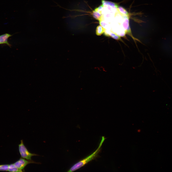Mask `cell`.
<instances>
[{"mask_svg":"<svg viewBox=\"0 0 172 172\" xmlns=\"http://www.w3.org/2000/svg\"><path fill=\"white\" fill-rule=\"evenodd\" d=\"M105 29L101 25L97 27L96 30V34L98 36H100L104 33Z\"/></svg>","mask_w":172,"mask_h":172,"instance_id":"52a82bcc","label":"cell"},{"mask_svg":"<svg viewBox=\"0 0 172 172\" xmlns=\"http://www.w3.org/2000/svg\"><path fill=\"white\" fill-rule=\"evenodd\" d=\"M92 14L93 17L95 19L99 21L101 20L102 16V14L94 10L93 11Z\"/></svg>","mask_w":172,"mask_h":172,"instance_id":"8992f818","label":"cell"},{"mask_svg":"<svg viewBox=\"0 0 172 172\" xmlns=\"http://www.w3.org/2000/svg\"><path fill=\"white\" fill-rule=\"evenodd\" d=\"M19 150L21 157L28 160H31L32 157L34 156H38L37 155L30 153L27 150L21 140L20 143L19 145Z\"/></svg>","mask_w":172,"mask_h":172,"instance_id":"7a4b0ae2","label":"cell"},{"mask_svg":"<svg viewBox=\"0 0 172 172\" xmlns=\"http://www.w3.org/2000/svg\"><path fill=\"white\" fill-rule=\"evenodd\" d=\"M103 6L102 4L100 5L98 7L95 8V10L102 14V12L103 9Z\"/></svg>","mask_w":172,"mask_h":172,"instance_id":"30bf717a","label":"cell"},{"mask_svg":"<svg viewBox=\"0 0 172 172\" xmlns=\"http://www.w3.org/2000/svg\"><path fill=\"white\" fill-rule=\"evenodd\" d=\"M9 165L3 164L0 165V171H8Z\"/></svg>","mask_w":172,"mask_h":172,"instance_id":"9c48e42d","label":"cell"},{"mask_svg":"<svg viewBox=\"0 0 172 172\" xmlns=\"http://www.w3.org/2000/svg\"><path fill=\"white\" fill-rule=\"evenodd\" d=\"M111 36L112 38L117 40H121L120 37L118 35L112 32H110L109 34V36Z\"/></svg>","mask_w":172,"mask_h":172,"instance_id":"ba28073f","label":"cell"},{"mask_svg":"<svg viewBox=\"0 0 172 172\" xmlns=\"http://www.w3.org/2000/svg\"><path fill=\"white\" fill-rule=\"evenodd\" d=\"M31 163H37L31 160H27L24 158H21L13 164L17 168L22 170L27 164Z\"/></svg>","mask_w":172,"mask_h":172,"instance_id":"3957f363","label":"cell"},{"mask_svg":"<svg viewBox=\"0 0 172 172\" xmlns=\"http://www.w3.org/2000/svg\"><path fill=\"white\" fill-rule=\"evenodd\" d=\"M11 36V35L8 33H5L0 36V44H6L10 46L8 42V39Z\"/></svg>","mask_w":172,"mask_h":172,"instance_id":"277c9868","label":"cell"},{"mask_svg":"<svg viewBox=\"0 0 172 172\" xmlns=\"http://www.w3.org/2000/svg\"><path fill=\"white\" fill-rule=\"evenodd\" d=\"M105 139L104 136H102L100 143L96 150L89 156L74 164L70 168L68 172H70L75 171L83 166L93 159L97 156L99 152L101 147Z\"/></svg>","mask_w":172,"mask_h":172,"instance_id":"6da1fadb","label":"cell"},{"mask_svg":"<svg viewBox=\"0 0 172 172\" xmlns=\"http://www.w3.org/2000/svg\"><path fill=\"white\" fill-rule=\"evenodd\" d=\"M8 171L10 172H22V170L19 169L13 163L9 165Z\"/></svg>","mask_w":172,"mask_h":172,"instance_id":"5b68a950","label":"cell"}]
</instances>
